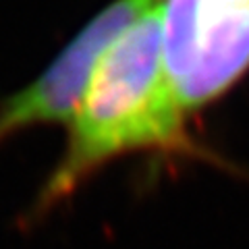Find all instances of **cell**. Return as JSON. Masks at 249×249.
I'll return each mask as SVG.
<instances>
[{
  "mask_svg": "<svg viewBox=\"0 0 249 249\" xmlns=\"http://www.w3.org/2000/svg\"><path fill=\"white\" fill-rule=\"evenodd\" d=\"M71 123L67 156L27 212L29 224L65 201L114 156L183 145V108L164 69L158 6L106 50Z\"/></svg>",
  "mask_w": 249,
  "mask_h": 249,
  "instance_id": "cell-1",
  "label": "cell"
},
{
  "mask_svg": "<svg viewBox=\"0 0 249 249\" xmlns=\"http://www.w3.org/2000/svg\"><path fill=\"white\" fill-rule=\"evenodd\" d=\"M162 58L183 110L216 98L249 67V0H166Z\"/></svg>",
  "mask_w": 249,
  "mask_h": 249,
  "instance_id": "cell-2",
  "label": "cell"
},
{
  "mask_svg": "<svg viewBox=\"0 0 249 249\" xmlns=\"http://www.w3.org/2000/svg\"><path fill=\"white\" fill-rule=\"evenodd\" d=\"M152 9V0H119L60 52L40 79L0 108V137L37 123L73 121L106 50Z\"/></svg>",
  "mask_w": 249,
  "mask_h": 249,
  "instance_id": "cell-3",
  "label": "cell"
}]
</instances>
